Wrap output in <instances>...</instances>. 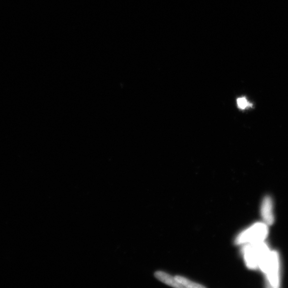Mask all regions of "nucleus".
<instances>
[{
	"label": "nucleus",
	"instance_id": "f257e3e1",
	"mask_svg": "<svg viewBox=\"0 0 288 288\" xmlns=\"http://www.w3.org/2000/svg\"><path fill=\"white\" fill-rule=\"evenodd\" d=\"M243 252L247 266L250 269L264 267L270 252L263 241L246 245Z\"/></svg>",
	"mask_w": 288,
	"mask_h": 288
},
{
	"label": "nucleus",
	"instance_id": "f03ea898",
	"mask_svg": "<svg viewBox=\"0 0 288 288\" xmlns=\"http://www.w3.org/2000/svg\"><path fill=\"white\" fill-rule=\"evenodd\" d=\"M268 234L266 224L257 223L240 233L236 238L237 245L253 244L263 241Z\"/></svg>",
	"mask_w": 288,
	"mask_h": 288
},
{
	"label": "nucleus",
	"instance_id": "7ed1b4c3",
	"mask_svg": "<svg viewBox=\"0 0 288 288\" xmlns=\"http://www.w3.org/2000/svg\"><path fill=\"white\" fill-rule=\"evenodd\" d=\"M279 259L277 252H270L266 273L267 276L268 284L273 288L279 286Z\"/></svg>",
	"mask_w": 288,
	"mask_h": 288
},
{
	"label": "nucleus",
	"instance_id": "20e7f679",
	"mask_svg": "<svg viewBox=\"0 0 288 288\" xmlns=\"http://www.w3.org/2000/svg\"><path fill=\"white\" fill-rule=\"evenodd\" d=\"M261 214L263 220L266 224L271 225L274 221L273 214V205L269 197L264 198L262 205Z\"/></svg>",
	"mask_w": 288,
	"mask_h": 288
},
{
	"label": "nucleus",
	"instance_id": "39448f33",
	"mask_svg": "<svg viewBox=\"0 0 288 288\" xmlns=\"http://www.w3.org/2000/svg\"><path fill=\"white\" fill-rule=\"evenodd\" d=\"M155 278L170 287L182 288L183 287L178 282L175 277H173L168 273L162 271H158L155 273Z\"/></svg>",
	"mask_w": 288,
	"mask_h": 288
},
{
	"label": "nucleus",
	"instance_id": "423d86ee",
	"mask_svg": "<svg viewBox=\"0 0 288 288\" xmlns=\"http://www.w3.org/2000/svg\"><path fill=\"white\" fill-rule=\"evenodd\" d=\"M175 279L183 287L191 288H205V286L197 283H195V282L190 281L188 279L183 277V276H175Z\"/></svg>",
	"mask_w": 288,
	"mask_h": 288
},
{
	"label": "nucleus",
	"instance_id": "0eeeda50",
	"mask_svg": "<svg viewBox=\"0 0 288 288\" xmlns=\"http://www.w3.org/2000/svg\"><path fill=\"white\" fill-rule=\"evenodd\" d=\"M237 103L238 108L241 110H245V109L251 108L253 106L252 103L249 102L246 97L238 98Z\"/></svg>",
	"mask_w": 288,
	"mask_h": 288
}]
</instances>
